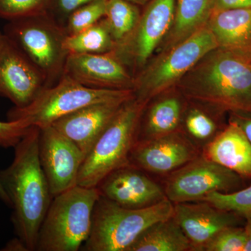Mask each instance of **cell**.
Segmentation results:
<instances>
[{
    "mask_svg": "<svg viewBox=\"0 0 251 251\" xmlns=\"http://www.w3.org/2000/svg\"><path fill=\"white\" fill-rule=\"evenodd\" d=\"M40 129L32 126L14 147V158L0 171V183L12 208L15 233L28 251H36L38 235L52 193L41 167L39 154Z\"/></svg>",
    "mask_w": 251,
    "mask_h": 251,
    "instance_id": "obj_1",
    "label": "cell"
},
{
    "mask_svg": "<svg viewBox=\"0 0 251 251\" xmlns=\"http://www.w3.org/2000/svg\"><path fill=\"white\" fill-rule=\"evenodd\" d=\"M176 87L191 100L251 112V64L229 50L219 47L206 54Z\"/></svg>",
    "mask_w": 251,
    "mask_h": 251,
    "instance_id": "obj_2",
    "label": "cell"
},
{
    "mask_svg": "<svg viewBox=\"0 0 251 251\" xmlns=\"http://www.w3.org/2000/svg\"><path fill=\"white\" fill-rule=\"evenodd\" d=\"M173 214L174 204L167 198L130 209L100 196L94 206L90 236L80 251H127L144 231Z\"/></svg>",
    "mask_w": 251,
    "mask_h": 251,
    "instance_id": "obj_3",
    "label": "cell"
},
{
    "mask_svg": "<svg viewBox=\"0 0 251 251\" xmlns=\"http://www.w3.org/2000/svg\"><path fill=\"white\" fill-rule=\"evenodd\" d=\"M97 188L77 185L52 198L38 235L36 251H77L88 239Z\"/></svg>",
    "mask_w": 251,
    "mask_h": 251,
    "instance_id": "obj_4",
    "label": "cell"
},
{
    "mask_svg": "<svg viewBox=\"0 0 251 251\" xmlns=\"http://www.w3.org/2000/svg\"><path fill=\"white\" fill-rule=\"evenodd\" d=\"M147 105L135 95L122 105L85 156L77 185L97 188L112 172L130 164V152L138 141L140 120Z\"/></svg>",
    "mask_w": 251,
    "mask_h": 251,
    "instance_id": "obj_5",
    "label": "cell"
},
{
    "mask_svg": "<svg viewBox=\"0 0 251 251\" xmlns=\"http://www.w3.org/2000/svg\"><path fill=\"white\" fill-rule=\"evenodd\" d=\"M217 48L215 36L206 25L179 44L158 52L135 75V98L148 103L176 87L203 57Z\"/></svg>",
    "mask_w": 251,
    "mask_h": 251,
    "instance_id": "obj_6",
    "label": "cell"
},
{
    "mask_svg": "<svg viewBox=\"0 0 251 251\" xmlns=\"http://www.w3.org/2000/svg\"><path fill=\"white\" fill-rule=\"evenodd\" d=\"M133 97V90L89 88L64 75L55 85L41 91L27 106L11 108L7 113L8 120H24L41 129L87 105Z\"/></svg>",
    "mask_w": 251,
    "mask_h": 251,
    "instance_id": "obj_7",
    "label": "cell"
},
{
    "mask_svg": "<svg viewBox=\"0 0 251 251\" xmlns=\"http://www.w3.org/2000/svg\"><path fill=\"white\" fill-rule=\"evenodd\" d=\"M4 34L16 43L45 78L47 87L64 75L69 52L64 48L67 34L46 15L10 21Z\"/></svg>",
    "mask_w": 251,
    "mask_h": 251,
    "instance_id": "obj_8",
    "label": "cell"
},
{
    "mask_svg": "<svg viewBox=\"0 0 251 251\" xmlns=\"http://www.w3.org/2000/svg\"><path fill=\"white\" fill-rule=\"evenodd\" d=\"M175 4L176 0H150L134 31L112 51L134 76L169 34L174 22Z\"/></svg>",
    "mask_w": 251,
    "mask_h": 251,
    "instance_id": "obj_9",
    "label": "cell"
},
{
    "mask_svg": "<svg viewBox=\"0 0 251 251\" xmlns=\"http://www.w3.org/2000/svg\"><path fill=\"white\" fill-rule=\"evenodd\" d=\"M239 175L204 156H198L171 173L164 189L173 204L197 202L214 192L230 193L240 185Z\"/></svg>",
    "mask_w": 251,
    "mask_h": 251,
    "instance_id": "obj_10",
    "label": "cell"
},
{
    "mask_svg": "<svg viewBox=\"0 0 251 251\" xmlns=\"http://www.w3.org/2000/svg\"><path fill=\"white\" fill-rule=\"evenodd\" d=\"M47 87L45 78L9 36L0 35V96L14 107L27 106Z\"/></svg>",
    "mask_w": 251,
    "mask_h": 251,
    "instance_id": "obj_11",
    "label": "cell"
},
{
    "mask_svg": "<svg viewBox=\"0 0 251 251\" xmlns=\"http://www.w3.org/2000/svg\"><path fill=\"white\" fill-rule=\"evenodd\" d=\"M39 154L53 197L77 186L85 155L52 126L40 129Z\"/></svg>",
    "mask_w": 251,
    "mask_h": 251,
    "instance_id": "obj_12",
    "label": "cell"
},
{
    "mask_svg": "<svg viewBox=\"0 0 251 251\" xmlns=\"http://www.w3.org/2000/svg\"><path fill=\"white\" fill-rule=\"evenodd\" d=\"M198 157L197 149L178 130L151 139L138 140L130 152V164L145 172L173 173Z\"/></svg>",
    "mask_w": 251,
    "mask_h": 251,
    "instance_id": "obj_13",
    "label": "cell"
},
{
    "mask_svg": "<svg viewBox=\"0 0 251 251\" xmlns=\"http://www.w3.org/2000/svg\"><path fill=\"white\" fill-rule=\"evenodd\" d=\"M64 75L97 90L133 91L134 87V75L112 52L69 54Z\"/></svg>",
    "mask_w": 251,
    "mask_h": 251,
    "instance_id": "obj_14",
    "label": "cell"
},
{
    "mask_svg": "<svg viewBox=\"0 0 251 251\" xmlns=\"http://www.w3.org/2000/svg\"><path fill=\"white\" fill-rule=\"evenodd\" d=\"M97 188L102 197L130 209L151 205L166 198L163 188L131 164L112 172Z\"/></svg>",
    "mask_w": 251,
    "mask_h": 251,
    "instance_id": "obj_15",
    "label": "cell"
},
{
    "mask_svg": "<svg viewBox=\"0 0 251 251\" xmlns=\"http://www.w3.org/2000/svg\"><path fill=\"white\" fill-rule=\"evenodd\" d=\"M174 204L173 216L192 246L193 251H204L216 234L237 223L234 213L216 208L205 201Z\"/></svg>",
    "mask_w": 251,
    "mask_h": 251,
    "instance_id": "obj_16",
    "label": "cell"
},
{
    "mask_svg": "<svg viewBox=\"0 0 251 251\" xmlns=\"http://www.w3.org/2000/svg\"><path fill=\"white\" fill-rule=\"evenodd\" d=\"M128 99L87 105L62 117L52 126L72 140L86 156Z\"/></svg>",
    "mask_w": 251,
    "mask_h": 251,
    "instance_id": "obj_17",
    "label": "cell"
},
{
    "mask_svg": "<svg viewBox=\"0 0 251 251\" xmlns=\"http://www.w3.org/2000/svg\"><path fill=\"white\" fill-rule=\"evenodd\" d=\"M203 156L239 176H251V144L233 122L206 145Z\"/></svg>",
    "mask_w": 251,
    "mask_h": 251,
    "instance_id": "obj_18",
    "label": "cell"
},
{
    "mask_svg": "<svg viewBox=\"0 0 251 251\" xmlns=\"http://www.w3.org/2000/svg\"><path fill=\"white\" fill-rule=\"evenodd\" d=\"M183 117L179 96L169 94L147 105L140 120L138 140H149L178 131Z\"/></svg>",
    "mask_w": 251,
    "mask_h": 251,
    "instance_id": "obj_19",
    "label": "cell"
},
{
    "mask_svg": "<svg viewBox=\"0 0 251 251\" xmlns=\"http://www.w3.org/2000/svg\"><path fill=\"white\" fill-rule=\"evenodd\" d=\"M214 0H176L175 19L169 34L158 49L166 50L207 25Z\"/></svg>",
    "mask_w": 251,
    "mask_h": 251,
    "instance_id": "obj_20",
    "label": "cell"
},
{
    "mask_svg": "<svg viewBox=\"0 0 251 251\" xmlns=\"http://www.w3.org/2000/svg\"><path fill=\"white\" fill-rule=\"evenodd\" d=\"M207 25L221 49L232 50L251 45V9L214 11Z\"/></svg>",
    "mask_w": 251,
    "mask_h": 251,
    "instance_id": "obj_21",
    "label": "cell"
},
{
    "mask_svg": "<svg viewBox=\"0 0 251 251\" xmlns=\"http://www.w3.org/2000/svg\"><path fill=\"white\" fill-rule=\"evenodd\" d=\"M187 251L192 246L173 216L148 227L127 251Z\"/></svg>",
    "mask_w": 251,
    "mask_h": 251,
    "instance_id": "obj_22",
    "label": "cell"
},
{
    "mask_svg": "<svg viewBox=\"0 0 251 251\" xmlns=\"http://www.w3.org/2000/svg\"><path fill=\"white\" fill-rule=\"evenodd\" d=\"M64 48L69 54H103L112 52L116 43L103 18L85 30L66 36Z\"/></svg>",
    "mask_w": 251,
    "mask_h": 251,
    "instance_id": "obj_23",
    "label": "cell"
},
{
    "mask_svg": "<svg viewBox=\"0 0 251 251\" xmlns=\"http://www.w3.org/2000/svg\"><path fill=\"white\" fill-rule=\"evenodd\" d=\"M140 15L139 6L128 0H107L103 18L116 46L133 33Z\"/></svg>",
    "mask_w": 251,
    "mask_h": 251,
    "instance_id": "obj_24",
    "label": "cell"
},
{
    "mask_svg": "<svg viewBox=\"0 0 251 251\" xmlns=\"http://www.w3.org/2000/svg\"><path fill=\"white\" fill-rule=\"evenodd\" d=\"M200 201H205L222 210L246 216L251 214V185L234 192L211 193Z\"/></svg>",
    "mask_w": 251,
    "mask_h": 251,
    "instance_id": "obj_25",
    "label": "cell"
},
{
    "mask_svg": "<svg viewBox=\"0 0 251 251\" xmlns=\"http://www.w3.org/2000/svg\"><path fill=\"white\" fill-rule=\"evenodd\" d=\"M107 0H98L83 5L68 18L64 27L67 36L74 35L94 25L104 17Z\"/></svg>",
    "mask_w": 251,
    "mask_h": 251,
    "instance_id": "obj_26",
    "label": "cell"
},
{
    "mask_svg": "<svg viewBox=\"0 0 251 251\" xmlns=\"http://www.w3.org/2000/svg\"><path fill=\"white\" fill-rule=\"evenodd\" d=\"M185 129L188 135L199 143H210L216 136L217 125L206 112L199 108L188 110L184 119Z\"/></svg>",
    "mask_w": 251,
    "mask_h": 251,
    "instance_id": "obj_27",
    "label": "cell"
},
{
    "mask_svg": "<svg viewBox=\"0 0 251 251\" xmlns=\"http://www.w3.org/2000/svg\"><path fill=\"white\" fill-rule=\"evenodd\" d=\"M49 0H0V18L14 21L46 15Z\"/></svg>",
    "mask_w": 251,
    "mask_h": 251,
    "instance_id": "obj_28",
    "label": "cell"
},
{
    "mask_svg": "<svg viewBox=\"0 0 251 251\" xmlns=\"http://www.w3.org/2000/svg\"><path fill=\"white\" fill-rule=\"evenodd\" d=\"M244 229L229 227L216 234L204 247L206 251H243Z\"/></svg>",
    "mask_w": 251,
    "mask_h": 251,
    "instance_id": "obj_29",
    "label": "cell"
},
{
    "mask_svg": "<svg viewBox=\"0 0 251 251\" xmlns=\"http://www.w3.org/2000/svg\"><path fill=\"white\" fill-rule=\"evenodd\" d=\"M98 0H49L46 16L64 29L68 18L83 5Z\"/></svg>",
    "mask_w": 251,
    "mask_h": 251,
    "instance_id": "obj_30",
    "label": "cell"
},
{
    "mask_svg": "<svg viewBox=\"0 0 251 251\" xmlns=\"http://www.w3.org/2000/svg\"><path fill=\"white\" fill-rule=\"evenodd\" d=\"M31 127L24 120L0 121V147L14 148L29 133Z\"/></svg>",
    "mask_w": 251,
    "mask_h": 251,
    "instance_id": "obj_31",
    "label": "cell"
},
{
    "mask_svg": "<svg viewBox=\"0 0 251 251\" xmlns=\"http://www.w3.org/2000/svg\"><path fill=\"white\" fill-rule=\"evenodd\" d=\"M229 121L233 122L239 126L251 144V112H230Z\"/></svg>",
    "mask_w": 251,
    "mask_h": 251,
    "instance_id": "obj_32",
    "label": "cell"
},
{
    "mask_svg": "<svg viewBox=\"0 0 251 251\" xmlns=\"http://www.w3.org/2000/svg\"><path fill=\"white\" fill-rule=\"evenodd\" d=\"M235 9H251V0H214V11Z\"/></svg>",
    "mask_w": 251,
    "mask_h": 251,
    "instance_id": "obj_33",
    "label": "cell"
},
{
    "mask_svg": "<svg viewBox=\"0 0 251 251\" xmlns=\"http://www.w3.org/2000/svg\"><path fill=\"white\" fill-rule=\"evenodd\" d=\"M3 250L28 251L25 244L17 237L8 243Z\"/></svg>",
    "mask_w": 251,
    "mask_h": 251,
    "instance_id": "obj_34",
    "label": "cell"
},
{
    "mask_svg": "<svg viewBox=\"0 0 251 251\" xmlns=\"http://www.w3.org/2000/svg\"><path fill=\"white\" fill-rule=\"evenodd\" d=\"M244 231V245L243 251H251V221L249 220H247V226Z\"/></svg>",
    "mask_w": 251,
    "mask_h": 251,
    "instance_id": "obj_35",
    "label": "cell"
},
{
    "mask_svg": "<svg viewBox=\"0 0 251 251\" xmlns=\"http://www.w3.org/2000/svg\"><path fill=\"white\" fill-rule=\"evenodd\" d=\"M231 51L237 54V55L240 56L241 57L251 64V45L243 48V49L232 50Z\"/></svg>",
    "mask_w": 251,
    "mask_h": 251,
    "instance_id": "obj_36",
    "label": "cell"
},
{
    "mask_svg": "<svg viewBox=\"0 0 251 251\" xmlns=\"http://www.w3.org/2000/svg\"><path fill=\"white\" fill-rule=\"evenodd\" d=\"M0 199L5 203V204L9 205V198L6 196V193L3 189L2 186H1V183H0Z\"/></svg>",
    "mask_w": 251,
    "mask_h": 251,
    "instance_id": "obj_37",
    "label": "cell"
},
{
    "mask_svg": "<svg viewBox=\"0 0 251 251\" xmlns=\"http://www.w3.org/2000/svg\"><path fill=\"white\" fill-rule=\"evenodd\" d=\"M130 2L134 3V4L138 5V6H145L148 4L150 0H128Z\"/></svg>",
    "mask_w": 251,
    "mask_h": 251,
    "instance_id": "obj_38",
    "label": "cell"
},
{
    "mask_svg": "<svg viewBox=\"0 0 251 251\" xmlns=\"http://www.w3.org/2000/svg\"><path fill=\"white\" fill-rule=\"evenodd\" d=\"M247 220H249V221H251V214H248V215L244 216Z\"/></svg>",
    "mask_w": 251,
    "mask_h": 251,
    "instance_id": "obj_39",
    "label": "cell"
},
{
    "mask_svg": "<svg viewBox=\"0 0 251 251\" xmlns=\"http://www.w3.org/2000/svg\"><path fill=\"white\" fill-rule=\"evenodd\" d=\"M1 32H0V35H1Z\"/></svg>",
    "mask_w": 251,
    "mask_h": 251,
    "instance_id": "obj_40",
    "label": "cell"
}]
</instances>
